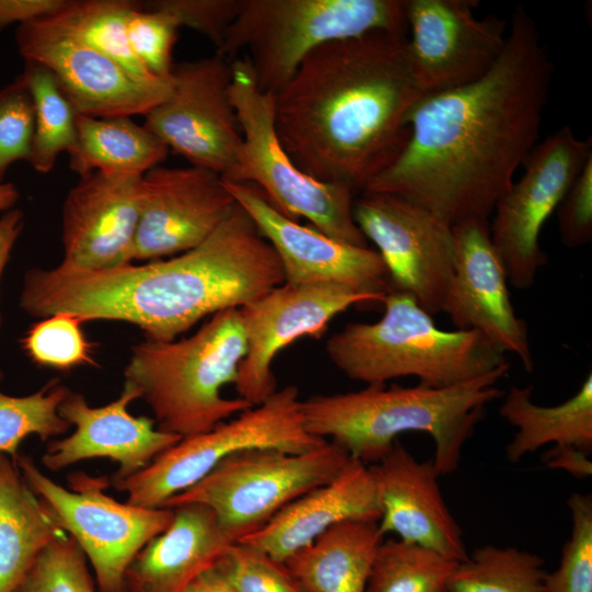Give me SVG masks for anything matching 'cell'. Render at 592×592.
Here are the masks:
<instances>
[{
	"label": "cell",
	"mask_w": 592,
	"mask_h": 592,
	"mask_svg": "<svg viewBox=\"0 0 592 592\" xmlns=\"http://www.w3.org/2000/svg\"><path fill=\"white\" fill-rule=\"evenodd\" d=\"M383 539L378 522H342L293 554L285 565L306 592H365Z\"/></svg>",
	"instance_id": "obj_26"
},
{
	"label": "cell",
	"mask_w": 592,
	"mask_h": 592,
	"mask_svg": "<svg viewBox=\"0 0 592 592\" xmlns=\"http://www.w3.org/2000/svg\"><path fill=\"white\" fill-rule=\"evenodd\" d=\"M509 369L500 367L451 387L372 384L355 391L315 395L303 400L305 425L366 465L384 458L400 434L426 433L434 442L437 473L449 475L458 469L465 443L487 406L503 396L497 383Z\"/></svg>",
	"instance_id": "obj_4"
},
{
	"label": "cell",
	"mask_w": 592,
	"mask_h": 592,
	"mask_svg": "<svg viewBox=\"0 0 592 592\" xmlns=\"http://www.w3.org/2000/svg\"><path fill=\"white\" fill-rule=\"evenodd\" d=\"M179 29L169 12L141 2L129 14L127 37L130 48L138 61L159 79L172 78L173 47Z\"/></svg>",
	"instance_id": "obj_38"
},
{
	"label": "cell",
	"mask_w": 592,
	"mask_h": 592,
	"mask_svg": "<svg viewBox=\"0 0 592 592\" xmlns=\"http://www.w3.org/2000/svg\"><path fill=\"white\" fill-rule=\"evenodd\" d=\"M533 385L511 386L499 414L516 429L505 446V456L519 463L525 455L547 444L592 451V373L578 391L557 406H539L532 400Z\"/></svg>",
	"instance_id": "obj_28"
},
{
	"label": "cell",
	"mask_w": 592,
	"mask_h": 592,
	"mask_svg": "<svg viewBox=\"0 0 592 592\" xmlns=\"http://www.w3.org/2000/svg\"><path fill=\"white\" fill-rule=\"evenodd\" d=\"M590 455L573 446H553L544 456L545 467L561 469L576 478H587L592 475Z\"/></svg>",
	"instance_id": "obj_44"
},
{
	"label": "cell",
	"mask_w": 592,
	"mask_h": 592,
	"mask_svg": "<svg viewBox=\"0 0 592 592\" xmlns=\"http://www.w3.org/2000/svg\"><path fill=\"white\" fill-rule=\"evenodd\" d=\"M19 190L11 182L0 183V214L13 208L19 200Z\"/></svg>",
	"instance_id": "obj_47"
},
{
	"label": "cell",
	"mask_w": 592,
	"mask_h": 592,
	"mask_svg": "<svg viewBox=\"0 0 592 592\" xmlns=\"http://www.w3.org/2000/svg\"><path fill=\"white\" fill-rule=\"evenodd\" d=\"M567 503L571 534L562 546L559 566L547 572L545 592H592V497L574 492Z\"/></svg>",
	"instance_id": "obj_37"
},
{
	"label": "cell",
	"mask_w": 592,
	"mask_h": 592,
	"mask_svg": "<svg viewBox=\"0 0 592 592\" xmlns=\"http://www.w3.org/2000/svg\"><path fill=\"white\" fill-rule=\"evenodd\" d=\"M236 592H306L285 562L242 543L216 561Z\"/></svg>",
	"instance_id": "obj_39"
},
{
	"label": "cell",
	"mask_w": 592,
	"mask_h": 592,
	"mask_svg": "<svg viewBox=\"0 0 592 592\" xmlns=\"http://www.w3.org/2000/svg\"><path fill=\"white\" fill-rule=\"evenodd\" d=\"M380 519L376 481L369 465L351 458L331 481L304 493L262 528L238 543L285 562L332 526Z\"/></svg>",
	"instance_id": "obj_24"
},
{
	"label": "cell",
	"mask_w": 592,
	"mask_h": 592,
	"mask_svg": "<svg viewBox=\"0 0 592 592\" xmlns=\"http://www.w3.org/2000/svg\"><path fill=\"white\" fill-rule=\"evenodd\" d=\"M407 38L376 31L327 43L274 93L276 135L303 172L363 192L401 152L425 95Z\"/></svg>",
	"instance_id": "obj_2"
},
{
	"label": "cell",
	"mask_w": 592,
	"mask_h": 592,
	"mask_svg": "<svg viewBox=\"0 0 592 592\" xmlns=\"http://www.w3.org/2000/svg\"><path fill=\"white\" fill-rule=\"evenodd\" d=\"M561 242L568 248L592 239V157L583 166L556 208Z\"/></svg>",
	"instance_id": "obj_42"
},
{
	"label": "cell",
	"mask_w": 592,
	"mask_h": 592,
	"mask_svg": "<svg viewBox=\"0 0 592 592\" xmlns=\"http://www.w3.org/2000/svg\"><path fill=\"white\" fill-rule=\"evenodd\" d=\"M2 377H3V374H2V372L0 371V382H1Z\"/></svg>",
	"instance_id": "obj_48"
},
{
	"label": "cell",
	"mask_w": 592,
	"mask_h": 592,
	"mask_svg": "<svg viewBox=\"0 0 592 592\" xmlns=\"http://www.w3.org/2000/svg\"><path fill=\"white\" fill-rule=\"evenodd\" d=\"M69 389L54 378L34 394L16 397L0 390V454L14 459L23 440L32 434L43 441L71 428L58 412Z\"/></svg>",
	"instance_id": "obj_34"
},
{
	"label": "cell",
	"mask_w": 592,
	"mask_h": 592,
	"mask_svg": "<svg viewBox=\"0 0 592 592\" xmlns=\"http://www.w3.org/2000/svg\"><path fill=\"white\" fill-rule=\"evenodd\" d=\"M33 133V99L21 73L0 89V183L11 164L29 160Z\"/></svg>",
	"instance_id": "obj_40"
},
{
	"label": "cell",
	"mask_w": 592,
	"mask_h": 592,
	"mask_svg": "<svg viewBox=\"0 0 592 592\" xmlns=\"http://www.w3.org/2000/svg\"><path fill=\"white\" fill-rule=\"evenodd\" d=\"M246 352L239 308L225 309L189 338L135 345L125 383L151 408L159 430L193 436L253 407L240 397L221 396L224 386L235 385Z\"/></svg>",
	"instance_id": "obj_6"
},
{
	"label": "cell",
	"mask_w": 592,
	"mask_h": 592,
	"mask_svg": "<svg viewBox=\"0 0 592 592\" xmlns=\"http://www.w3.org/2000/svg\"><path fill=\"white\" fill-rule=\"evenodd\" d=\"M349 454L327 441L305 453L249 448L217 464L200 481L161 506L202 504L236 543L262 528L283 508L335 478Z\"/></svg>",
	"instance_id": "obj_9"
},
{
	"label": "cell",
	"mask_w": 592,
	"mask_h": 592,
	"mask_svg": "<svg viewBox=\"0 0 592 592\" xmlns=\"http://www.w3.org/2000/svg\"><path fill=\"white\" fill-rule=\"evenodd\" d=\"M369 466L384 536L394 533L456 561L467 558L463 531L444 500L433 459L418 460L397 440L384 458Z\"/></svg>",
	"instance_id": "obj_23"
},
{
	"label": "cell",
	"mask_w": 592,
	"mask_h": 592,
	"mask_svg": "<svg viewBox=\"0 0 592 592\" xmlns=\"http://www.w3.org/2000/svg\"><path fill=\"white\" fill-rule=\"evenodd\" d=\"M383 303L378 321L348 323L326 343L328 357L349 378L372 385L413 376L442 388L510 366L480 332L439 329L413 296L391 289Z\"/></svg>",
	"instance_id": "obj_5"
},
{
	"label": "cell",
	"mask_w": 592,
	"mask_h": 592,
	"mask_svg": "<svg viewBox=\"0 0 592 592\" xmlns=\"http://www.w3.org/2000/svg\"><path fill=\"white\" fill-rule=\"evenodd\" d=\"M34 104V133L27 162L39 173L53 170L61 152L77 141V112L48 69L25 61L22 72Z\"/></svg>",
	"instance_id": "obj_32"
},
{
	"label": "cell",
	"mask_w": 592,
	"mask_h": 592,
	"mask_svg": "<svg viewBox=\"0 0 592 592\" xmlns=\"http://www.w3.org/2000/svg\"><path fill=\"white\" fill-rule=\"evenodd\" d=\"M143 175L80 177L62 206L61 264L105 270L133 262Z\"/></svg>",
	"instance_id": "obj_22"
},
{
	"label": "cell",
	"mask_w": 592,
	"mask_h": 592,
	"mask_svg": "<svg viewBox=\"0 0 592 592\" xmlns=\"http://www.w3.org/2000/svg\"><path fill=\"white\" fill-rule=\"evenodd\" d=\"M385 296L334 283H283L240 307L247 352L235 383L238 397L252 406L265 401L277 390L272 364L282 349L301 337L319 338L349 307Z\"/></svg>",
	"instance_id": "obj_15"
},
{
	"label": "cell",
	"mask_w": 592,
	"mask_h": 592,
	"mask_svg": "<svg viewBox=\"0 0 592 592\" xmlns=\"http://www.w3.org/2000/svg\"><path fill=\"white\" fill-rule=\"evenodd\" d=\"M230 98L237 113L242 145L230 182L258 187L284 216L307 218L322 234L366 248L367 240L353 217L351 187L318 181L289 158L274 127V93L255 83L244 58L232 60Z\"/></svg>",
	"instance_id": "obj_8"
},
{
	"label": "cell",
	"mask_w": 592,
	"mask_h": 592,
	"mask_svg": "<svg viewBox=\"0 0 592 592\" xmlns=\"http://www.w3.org/2000/svg\"><path fill=\"white\" fill-rule=\"evenodd\" d=\"M544 563L528 550L485 545L457 562L447 592H545Z\"/></svg>",
	"instance_id": "obj_31"
},
{
	"label": "cell",
	"mask_w": 592,
	"mask_h": 592,
	"mask_svg": "<svg viewBox=\"0 0 592 592\" xmlns=\"http://www.w3.org/2000/svg\"><path fill=\"white\" fill-rule=\"evenodd\" d=\"M237 203L221 177L190 166H157L143 175L133 261H155L203 243Z\"/></svg>",
	"instance_id": "obj_18"
},
{
	"label": "cell",
	"mask_w": 592,
	"mask_h": 592,
	"mask_svg": "<svg viewBox=\"0 0 592 592\" xmlns=\"http://www.w3.org/2000/svg\"><path fill=\"white\" fill-rule=\"evenodd\" d=\"M13 592H96L88 559L68 534L50 543Z\"/></svg>",
	"instance_id": "obj_36"
},
{
	"label": "cell",
	"mask_w": 592,
	"mask_h": 592,
	"mask_svg": "<svg viewBox=\"0 0 592 592\" xmlns=\"http://www.w3.org/2000/svg\"><path fill=\"white\" fill-rule=\"evenodd\" d=\"M476 0H406L407 50L425 94L469 84L496 64L506 42V23L479 19Z\"/></svg>",
	"instance_id": "obj_16"
},
{
	"label": "cell",
	"mask_w": 592,
	"mask_h": 592,
	"mask_svg": "<svg viewBox=\"0 0 592 592\" xmlns=\"http://www.w3.org/2000/svg\"><path fill=\"white\" fill-rule=\"evenodd\" d=\"M353 217L377 247L391 289L414 297L429 315L443 312L454 274L452 226L400 196L362 192L353 202Z\"/></svg>",
	"instance_id": "obj_14"
},
{
	"label": "cell",
	"mask_w": 592,
	"mask_h": 592,
	"mask_svg": "<svg viewBox=\"0 0 592 592\" xmlns=\"http://www.w3.org/2000/svg\"><path fill=\"white\" fill-rule=\"evenodd\" d=\"M283 283L277 254L237 204L203 243L168 260L105 270L61 263L30 269L20 307L36 318L68 312L83 322L124 321L146 340L172 341L204 317L243 307Z\"/></svg>",
	"instance_id": "obj_3"
},
{
	"label": "cell",
	"mask_w": 592,
	"mask_h": 592,
	"mask_svg": "<svg viewBox=\"0 0 592 592\" xmlns=\"http://www.w3.org/2000/svg\"><path fill=\"white\" fill-rule=\"evenodd\" d=\"M489 219H469L452 227L454 274L445 312L456 330H475L498 350L516 355L524 369H534L526 322L516 316L508 278L490 238Z\"/></svg>",
	"instance_id": "obj_20"
},
{
	"label": "cell",
	"mask_w": 592,
	"mask_h": 592,
	"mask_svg": "<svg viewBox=\"0 0 592 592\" xmlns=\"http://www.w3.org/2000/svg\"><path fill=\"white\" fill-rule=\"evenodd\" d=\"M376 31L407 34L406 0H241L216 53L244 52L257 86L275 93L316 48Z\"/></svg>",
	"instance_id": "obj_7"
},
{
	"label": "cell",
	"mask_w": 592,
	"mask_h": 592,
	"mask_svg": "<svg viewBox=\"0 0 592 592\" xmlns=\"http://www.w3.org/2000/svg\"><path fill=\"white\" fill-rule=\"evenodd\" d=\"M170 509V525L129 563L125 572L127 592H182L235 543L208 508L185 503Z\"/></svg>",
	"instance_id": "obj_25"
},
{
	"label": "cell",
	"mask_w": 592,
	"mask_h": 592,
	"mask_svg": "<svg viewBox=\"0 0 592 592\" xmlns=\"http://www.w3.org/2000/svg\"><path fill=\"white\" fill-rule=\"evenodd\" d=\"M15 42L25 61L49 70L78 115L145 116L171 90L139 83L115 61L43 18L18 25Z\"/></svg>",
	"instance_id": "obj_17"
},
{
	"label": "cell",
	"mask_w": 592,
	"mask_h": 592,
	"mask_svg": "<svg viewBox=\"0 0 592 592\" xmlns=\"http://www.w3.org/2000/svg\"><path fill=\"white\" fill-rule=\"evenodd\" d=\"M231 78L232 61L217 53L174 66L168 96L144 123L169 150L221 179L234 173L242 145Z\"/></svg>",
	"instance_id": "obj_13"
},
{
	"label": "cell",
	"mask_w": 592,
	"mask_h": 592,
	"mask_svg": "<svg viewBox=\"0 0 592 592\" xmlns=\"http://www.w3.org/2000/svg\"><path fill=\"white\" fill-rule=\"evenodd\" d=\"M241 0H152L146 7L169 12L179 26L190 27L221 46L226 32L238 14Z\"/></svg>",
	"instance_id": "obj_41"
},
{
	"label": "cell",
	"mask_w": 592,
	"mask_h": 592,
	"mask_svg": "<svg viewBox=\"0 0 592 592\" xmlns=\"http://www.w3.org/2000/svg\"><path fill=\"white\" fill-rule=\"evenodd\" d=\"M168 147L129 116H77V141L69 155L70 169L83 177L92 172L144 175L159 166Z\"/></svg>",
	"instance_id": "obj_29"
},
{
	"label": "cell",
	"mask_w": 592,
	"mask_h": 592,
	"mask_svg": "<svg viewBox=\"0 0 592 592\" xmlns=\"http://www.w3.org/2000/svg\"><path fill=\"white\" fill-rule=\"evenodd\" d=\"M24 215L18 208H12L0 215V280L10 259L12 249L22 232ZM2 316L0 311V328Z\"/></svg>",
	"instance_id": "obj_45"
},
{
	"label": "cell",
	"mask_w": 592,
	"mask_h": 592,
	"mask_svg": "<svg viewBox=\"0 0 592 592\" xmlns=\"http://www.w3.org/2000/svg\"><path fill=\"white\" fill-rule=\"evenodd\" d=\"M591 157L592 138L579 139L563 126L534 146L522 177L497 202L490 238L513 287L534 285L547 262L542 228Z\"/></svg>",
	"instance_id": "obj_12"
},
{
	"label": "cell",
	"mask_w": 592,
	"mask_h": 592,
	"mask_svg": "<svg viewBox=\"0 0 592 592\" xmlns=\"http://www.w3.org/2000/svg\"><path fill=\"white\" fill-rule=\"evenodd\" d=\"M510 24L483 77L415 104L407 144L363 192L400 196L452 227L489 219L536 145L553 79L532 18L517 7Z\"/></svg>",
	"instance_id": "obj_1"
},
{
	"label": "cell",
	"mask_w": 592,
	"mask_h": 592,
	"mask_svg": "<svg viewBox=\"0 0 592 592\" xmlns=\"http://www.w3.org/2000/svg\"><path fill=\"white\" fill-rule=\"evenodd\" d=\"M136 399L140 394L128 383L118 398L102 407H91L83 395L69 390L58 412L75 431L48 443L42 457L44 467L58 471L80 460L109 458L119 465L110 480L146 468L181 437L159 430L151 418L130 414L128 407Z\"/></svg>",
	"instance_id": "obj_21"
},
{
	"label": "cell",
	"mask_w": 592,
	"mask_h": 592,
	"mask_svg": "<svg viewBox=\"0 0 592 592\" xmlns=\"http://www.w3.org/2000/svg\"><path fill=\"white\" fill-rule=\"evenodd\" d=\"M66 534L14 460L0 454V592H13L38 555Z\"/></svg>",
	"instance_id": "obj_27"
},
{
	"label": "cell",
	"mask_w": 592,
	"mask_h": 592,
	"mask_svg": "<svg viewBox=\"0 0 592 592\" xmlns=\"http://www.w3.org/2000/svg\"><path fill=\"white\" fill-rule=\"evenodd\" d=\"M20 473L58 525L91 562L99 592H127L125 572L138 551L173 519L170 508L121 503L105 493L106 477L69 476V488L43 474L34 460L18 454Z\"/></svg>",
	"instance_id": "obj_11"
},
{
	"label": "cell",
	"mask_w": 592,
	"mask_h": 592,
	"mask_svg": "<svg viewBox=\"0 0 592 592\" xmlns=\"http://www.w3.org/2000/svg\"><path fill=\"white\" fill-rule=\"evenodd\" d=\"M182 592H236L216 562L197 574Z\"/></svg>",
	"instance_id": "obj_46"
},
{
	"label": "cell",
	"mask_w": 592,
	"mask_h": 592,
	"mask_svg": "<svg viewBox=\"0 0 592 592\" xmlns=\"http://www.w3.org/2000/svg\"><path fill=\"white\" fill-rule=\"evenodd\" d=\"M83 320L57 312L33 323L21 339V346L33 363L42 367L69 371L95 365L93 345L82 331Z\"/></svg>",
	"instance_id": "obj_35"
},
{
	"label": "cell",
	"mask_w": 592,
	"mask_h": 592,
	"mask_svg": "<svg viewBox=\"0 0 592 592\" xmlns=\"http://www.w3.org/2000/svg\"><path fill=\"white\" fill-rule=\"evenodd\" d=\"M327 441L309 433L299 390L288 385L235 418L181 439L146 468L127 478L110 480V485L127 493L126 502L132 505L160 508L235 453L267 447L305 453Z\"/></svg>",
	"instance_id": "obj_10"
},
{
	"label": "cell",
	"mask_w": 592,
	"mask_h": 592,
	"mask_svg": "<svg viewBox=\"0 0 592 592\" xmlns=\"http://www.w3.org/2000/svg\"><path fill=\"white\" fill-rule=\"evenodd\" d=\"M132 0H66L65 4L43 19L119 65L141 84L162 88L170 80L152 76L134 55L127 21L138 5Z\"/></svg>",
	"instance_id": "obj_30"
},
{
	"label": "cell",
	"mask_w": 592,
	"mask_h": 592,
	"mask_svg": "<svg viewBox=\"0 0 592 592\" xmlns=\"http://www.w3.org/2000/svg\"><path fill=\"white\" fill-rule=\"evenodd\" d=\"M66 0H0V32L18 23L43 18L65 4Z\"/></svg>",
	"instance_id": "obj_43"
},
{
	"label": "cell",
	"mask_w": 592,
	"mask_h": 592,
	"mask_svg": "<svg viewBox=\"0 0 592 592\" xmlns=\"http://www.w3.org/2000/svg\"><path fill=\"white\" fill-rule=\"evenodd\" d=\"M224 181L277 254L285 283H334L385 296L391 291L380 254L338 241L280 213L254 185Z\"/></svg>",
	"instance_id": "obj_19"
},
{
	"label": "cell",
	"mask_w": 592,
	"mask_h": 592,
	"mask_svg": "<svg viewBox=\"0 0 592 592\" xmlns=\"http://www.w3.org/2000/svg\"><path fill=\"white\" fill-rule=\"evenodd\" d=\"M457 562L399 538L383 539L365 592H447Z\"/></svg>",
	"instance_id": "obj_33"
}]
</instances>
